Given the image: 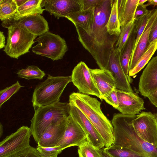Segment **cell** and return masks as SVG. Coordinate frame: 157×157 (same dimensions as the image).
<instances>
[{"label":"cell","instance_id":"obj_1","mask_svg":"<svg viewBox=\"0 0 157 157\" xmlns=\"http://www.w3.org/2000/svg\"><path fill=\"white\" fill-rule=\"evenodd\" d=\"M112 3L113 0H102L95 8L94 22L90 33H86L79 27L74 25L79 41L101 69H106L118 38L110 35L106 27Z\"/></svg>","mask_w":157,"mask_h":157},{"label":"cell","instance_id":"obj_2","mask_svg":"<svg viewBox=\"0 0 157 157\" xmlns=\"http://www.w3.org/2000/svg\"><path fill=\"white\" fill-rule=\"evenodd\" d=\"M68 103L78 108L87 118L100 135L105 147L114 143L113 127L102 112L100 101L89 95L74 92L69 96Z\"/></svg>","mask_w":157,"mask_h":157},{"label":"cell","instance_id":"obj_3","mask_svg":"<svg viewBox=\"0 0 157 157\" xmlns=\"http://www.w3.org/2000/svg\"><path fill=\"white\" fill-rule=\"evenodd\" d=\"M137 116L114 114L111 121L115 140L113 145L127 147L148 157H157V147L142 140L134 129L132 122Z\"/></svg>","mask_w":157,"mask_h":157},{"label":"cell","instance_id":"obj_4","mask_svg":"<svg viewBox=\"0 0 157 157\" xmlns=\"http://www.w3.org/2000/svg\"><path fill=\"white\" fill-rule=\"evenodd\" d=\"M1 25L8 29L6 43L3 50L7 55L18 59L29 52L37 36L30 33L18 21L12 20L3 21Z\"/></svg>","mask_w":157,"mask_h":157},{"label":"cell","instance_id":"obj_5","mask_svg":"<svg viewBox=\"0 0 157 157\" xmlns=\"http://www.w3.org/2000/svg\"><path fill=\"white\" fill-rule=\"evenodd\" d=\"M30 120L32 135L37 144L47 127L51 124L67 118L70 115L69 103L59 101L54 104L34 109Z\"/></svg>","mask_w":157,"mask_h":157},{"label":"cell","instance_id":"obj_6","mask_svg":"<svg viewBox=\"0 0 157 157\" xmlns=\"http://www.w3.org/2000/svg\"><path fill=\"white\" fill-rule=\"evenodd\" d=\"M71 82V76H53L48 74L47 78L34 89L32 99L34 109L59 101L65 88Z\"/></svg>","mask_w":157,"mask_h":157},{"label":"cell","instance_id":"obj_7","mask_svg":"<svg viewBox=\"0 0 157 157\" xmlns=\"http://www.w3.org/2000/svg\"><path fill=\"white\" fill-rule=\"evenodd\" d=\"M36 42L38 43L32 48V52L53 61L62 59L68 50L65 40L49 31L39 36L36 39Z\"/></svg>","mask_w":157,"mask_h":157},{"label":"cell","instance_id":"obj_8","mask_svg":"<svg viewBox=\"0 0 157 157\" xmlns=\"http://www.w3.org/2000/svg\"><path fill=\"white\" fill-rule=\"evenodd\" d=\"M32 135L30 128L22 126L0 143V157H9L29 147Z\"/></svg>","mask_w":157,"mask_h":157},{"label":"cell","instance_id":"obj_9","mask_svg":"<svg viewBox=\"0 0 157 157\" xmlns=\"http://www.w3.org/2000/svg\"><path fill=\"white\" fill-rule=\"evenodd\" d=\"M132 124L139 136L157 147V122L155 114L142 112L133 120Z\"/></svg>","mask_w":157,"mask_h":157},{"label":"cell","instance_id":"obj_10","mask_svg":"<svg viewBox=\"0 0 157 157\" xmlns=\"http://www.w3.org/2000/svg\"><path fill=\"white\" fill-rule=\"evenodd\" d=\"M71 82L81 93L97 96L100 99L99 92L97 88L89 68L83 62L81 61L72 71Z\"/></svg>","mask_w":157,"mask_h":157},{"label":"cell","instance_id":"obj_11","mask_svg":"<svg viewBox=\"0 0 157 157\" xmlns=\"http://www.w3.org/2000/svg\"><path fill=\"white\" fill-rule=\"evenodd\" d=\"M116 91L118 105L116 109L121 113L134 116L146 109L143 100L137 92H129L117 88Z\"/></svg>","mask_w":157,"mask_h":157},{"label":"cell","instance_id":"obj_12","mask_svg":"<svg viewBox=\"0 0 157 157\" xmlns=\"http://www.w3.org/2000/svg\"><path fill=\"white\" fill-rule=\"evenodd\" d=\"M41 6L58 19L82 10L80 0H42Z\"/></svg>","mask_w":157,"mask_h":157},{"label":"cell","instance_id":"obj_13","mask_svg":"<svg viewBox=\"0 0 157 157\" xmlns=\"http://www.w3.org/2000/svg\"><path fill=\"white\" fill-rule=\"evenodd\" d=\"M69 104L70 115L83 129L86 135L87 140L98 148H104L105 146L104 142L91 122L78 108Z\"/></svg>","mask_w":157,"mask_h":157},{"label":"cell","instance_id":"obj_14","mask_svg":"<svg viewBox=\"0 0 157 157\" xmlns=\"http://www.w3.org/2000/svg\"><path fill=\"white\" fill-rule=\"evenodd\" d=\"M86 140V135L83 129L70 115L63 136L56 146L63 150L71 146L78 147Z\"/></svg>","mask_w":157,"mask_h":157},{"label":"cell","instance_id":"obj_15","mask_svg":"<svg viewBox=\"0 0 157 157\" xmlns=\"http://www.w3.org/2000/svg\"><path fill=\"white\" fill-rule=\"evenodd\" d=\"M157 88V56L148 62L140 78L138 90L141 95L147 97Z\"/></svg>","mask_w":157,"mask_h":157},{"label":"cell","instance_id":"obj_16","mask_svg":"<svg viewBox=\"0 0 157 157\" xmlns=\"http://www.w3.org/2000/svg\"><path fill=\"white\" fill-rule=\"evenodd\" d=\"M120 55V52L115 47L106 69L112 73L116 82L117 89L129 92H134L122 69Z\"/></svg>","mask_w":157,"mask_h":157},{"label":"cell","instance_id":"obj_17","mask_svg":"<svg viewBox=\"0 0 157 157\" xmlns=\"http://www.w3.org/2000/svg\"><path fill=\"white\" fill-rule=\"evenodd\" d=\"M68 117L50 124L39 139L37 144V146L43 147L56 146L63 136Z\"/></svg>","mask_w":157,"mask_h":157},{"label":"cell","instance_id":"obj_18","mask_svg":"<svg viewBox=\"0 0 157 157\" xmlns=\"http://www.w3.org/2000/svg\"><path fill=\"white\" fill-rule=\"evenodd\" d=\"M94 83L100 95V99L108 95L115 88L116 83L111 72L108 70L90 69Z\"/></svg>","mask_w":157,"mask_h":157},{"label":"cell","instance_id":"obj_19","mask_svg":"<svg viewBox=\"0 0 157 157\" xmlns=\"http://www.w3.org/2000/svg\"><path fill=\"white\" fill-rule=\"evenodd\" d=\"M152 10V14L147 26L132 52L129 64V72L136 66L140 57L150 44L149 40V34L151 26L157 16V8Z\"/></svg>","mask_w":157,"mask_h":157},{"label":"cell","instance_id":"obj_20","mask_svg":"<svg viewBox=\"0 0 157 157\" xmlns=\"http://www.w3.org/2000/svg\"><path fill=\"white\" fill-rule=\"evenodd\" d=\"M17 21L23 25L30 33L37 36L49 31L47 21L40 14L27 16Z\"/></svg>","mask_w":157,"mask_h":157},{"label":"cell","instance_id":"obj_21","mask_svg":"<svg viewBox=\"0 0 157 157\" xmlns=\"http://www.w3.org/2000/svg\"><path fill=\"white\" fill-rule=\"evenodd\" d=\"M139 0H117L118 16L121 28L134 21Z\"/></svg>","mask_w":157,"mask_h":157},{"label":"cell","instance_id":"obj_22","mask_svg":"<svg viewBox=\"0 0 157 157\" xmlns=\"http://www.w3.org/2000/svg\"><path fill=\"white\" fill-rule=\"evenodd\" d=\"M95 8L82 10L66 18L71 21L74 25L81 28L86 33H90L93 26L94 16Z\"/></svg>","mask_w":157,"mask_h":157},{"label":"cell","instance_id":"obj_23","mask_svg":"<svg viewBox=\"0 0 157 157\" xmlns=\"http://www.w3.org/2000/svg\"><path fill=\"white\" fill-rule=\"evenodd\" d=\"M136 33L135 27L125 45L120 52V59L124 72L130 83L133 79L128 75V69L130 59L135 43Z\"/></svg>","mask_w":157,"mask_h":157},{"label":"cell","instance_id":"obj_24","mask_svg":"<svg viewBox=\"0 0 157 157\" xmlns=\"http://www.w3.org/2000/svg\"><path fill=\"white\" fill-rule=\"evenodd\" d=\"M42 0H28L25 3L18 8L16 13L12 20L17 21L29 16L42 14L45 10L41 6Z\"/></svg>","mask_w":157,"mask_h":157},{"label":"cell","instance_id":"obj_25","mask_svg":"<svg viewBox=\"0 0 157 157\" xmlns=\"http://www.w3.org/2000/svg\"><path fill=\"white\" fill-rule=\"evenodd\" d=\"M106 27L110 35L119 36L121 33V25L118 14L117 0H113L111 10Z\"/></svg>","mask_w":157,"mask_h":157},{"label":"cell","instance_id":"obj_26","mask_svg":"<svg viewBox=\"0 0 157 157\" xmlns=\"http://www.w3.org/2000/svg\"><path fill=\"white\" fill-rule=\"evenodd\" d=\"M157 49V40L151 43L147 50L140 57L134 67L128 72L130 77L135 75L148 63Z\"/></svg>","mask_w":157,"mask_h":157},{"label":"cell","instance_id":"obj_27","mask_svg":"<svg viewBox=\"0 0 157 157\" xmlns=\"http://www.w3.org/2000/svg\"><path fill=\"white\" fill-rule=\"evenodd\" d=\"M18 9L14 0H0V19L2 21L12 19Z\"/></svg>","mask_w":157,"mask_h":157},{"label":"cell","instance_id":"obj_28","mask_svg":"<svg viewBox=\"0 0 157 157\" xmlns=\"http://www.w3.org/2000/svg\"><path fill=\"white\" fill-rule=\"evenodd\" d=\"M104 150L113 157H148L144 154L136 152L127 147L112 145Z\"/></svg>","mask_w":157,"mask_h":157},{"label":"cell","instance_id":"obj_29","mask_svg":"<svg viewBox=\"0 0 157 157\" xmlns=\"http://www.w3.org/2000/svg\"><path fill=\"white\" fill-rule=\"evenodd\" d=\"M17 73L19 77L28 80L34 79L41 80L45 75L44 71L33 65H29L25 69L19 70Z\"/></svg>","mask_w":157,"mask_h":157},{"label":"cell","instance_id":"obj_30","mask_svg":"<svg viewBox=\"0 0 157 157\" xmlns=\"http://www.w3.org/2000/svg\"><path fill=\"white\" fill-rule=\"evenodd\" d=\"M135 21L121 28V33L116 43L115 47L121 52L135 27Z\"/></svg>","mask_w":157,"mask_h":157},{"label":"cell","instance_id":"obj_31","mask_svg":"<svg viewBox=\"0 0 157 157\" xmlns=\"http://www.w3.org/2000/svg\"><path fill=\"white\" fill-rule=\"evenodd\" d=\"M78 147L79 157H101L97 148L87 140Z\"/></svg>","mask_w":157,"mask_h":157},{"label":"cell","instance_id":"obj_32","mask_svg":"<svg viewBox=\"0 0 157 157\" xmlns=\"http://www.w3.org/2000/svg\"><path fill=\"white\" fill-rule=\"evenodd\" d=\"M152 11V10H149L146 14L138 20L135 21V29L136 32V36L133 51L136 48L139 40L147 26Z\"/></svg>","mask_w":157,"mask_h":157},{"label":"cell","instance_id":"obj_33","mask_svg":"<svg viewBox=\"0 0 157 157\" xmlns=\"http://www.w3.org/2000/svg\"><path fill=\"white\" fill-rule=\"evenodd\" d=\"M23 87L24 86H21L17 81L11 86L1 90L0 91V108L5 102Z\"/></svg>","mask_w":157,"mask_h":157},{"label":"cell","instance_id":"obj_34","mask_svg":"<svg viewBox=\"0 0 157 157\" xmlns=\"http://www.w3.org/2000/svg\"><path fill=\"white\" fill-rule=\"evenodd\" d=\"M37 150L42 157H57L63 149L58 146L43 147L37 146Z\"/></svg>","mask_w":157,"mask_h":157},{"label":"cell","instance_id":"obj_35","mask_svg":"<svg viewBox=\"0 0 157 157\" xmlns=\"http://www.w3.org/2000/svg\"><path fill=\"white\" fill-rule=\"evenodd\" d=\"M9 157H42L36 148L30 146Z\"/></svg>","mask_w":157,"mask_h":157},{"label":"cell","instance_id":"obj_36","mask_svg":"<svg viewBox=\"0 0 157 157\" xmlns=\"http://www.w3.org/2000/svg\"><path fill=\"white\" fill-rule=\"evenodd\" d=\"M116 88H115L108 95L103 98V100L115 109L117 108L118 105Z\"/></svg>","mask_w":157,"mask_h":157},{"label":"cell","instance_id":"obj_37","mask_svg":"<svg viewBox=\"0 0 157 157\" xmlns=\"http://www.w3.org/2000/svg\"><path fill=\"white\" fill-rule=\"evenodd\" d=\"M102 0H80L82 10L95 8Z\"/></svg>","mask_w":157,"mask_h":157},{"label":"cell","instance_id":"obj_38","mask_svg":"<svg viewBox=\"0 0 157 157\" xmlns=\"http://www.w3.org/2000/svg\"><path fill=\"white\" fill-rule=\"evenodd\" d=\"M145 4L138 5L134 17L135 21H136L146 14L149 11Z\"/></svg>","mask_w":157,"mask_h":157},{"label":"cell","instance_id":"obj_39","mask_svg":"<svg viewBox=\"0 0 157 157\" xmlns=\"http://www.w3.org/2000/svg\"><path fill=\"white\" fill-rule=\"evenodd\" d=\"M157 40V16L155 19L150 30L149 40L151 44Z\"/></svg>","mask_w":157,"mask_h":157},{"label":"cell","instance_id":"obj_40","mask_svg":"<svg viewBox=\"0 0 157 157\" xmlns=\"http://www.w3.org/2000/svg\"><path fill=\"white\" fill-rule=\"evenodd\" d=\"M151 103L157 108V88L147 97Z\"/></svg>","mask_w":157,"mask_h":157},{"label":"cell","instance_id":"obj_41","mask_svg":"<svg viewBox=\"0 0 157 157\" xmlns=\"http://www.w3.org/2000/svg\"><path fill=\"white\" fill-rule=\"evenodd\" d=\"M5 37L3 32H0V49H2L5 47Z\"/></svg>","mask_w":157,"mask_h":157},{"label":"cell","instance_id":"obj_42","mask_svg":"<svg viewBox=\"0 0 157 157\" xmlns=\"http://www.w3.org/2000/svg\"><path fill=\"white\" fill-rule=\"evenodd\" d=\"M97 149L101 157H113L106 152L104 150V148H97Z\"/></svg>","mask_w":157,"mask_h":157},{"label":"cell","instance_id":"obj_43","mask_svg":"<svg viewBox=\"0 0 157 157\" xmlns=\"http://www.w3.org/2000/svg\"><path fill=\"white\" fill-rule=\"evenodd\" d=\"M147 2L148 3L145 4L146 7L150 5H153L154 6L157 5V0H147Z\"/></svg>","mask_w":157,"mask_h":157},{"label":"cell","instance_id":"obj_44","mask_svg":"<svg viewBox=\"0 0 157 157\" xmlns=\"http://www.w3.org/2000/svg\"><path fill=\"white\" fill-rule=\"evenodd\" d=\"M27 0H14L18 8L25 3Z\"/></svg>","mask_w":157,"mask_h":157},{"label":"cell","instance_id":"obj_45","mask_svg":"<svg viewBox=\"0 0 157 157\" xmlns=\"http://www.w3.org/2000/svg\"><path fill=\"white\" fill-rule=\"evenodd\" d=\"M3 133V127L1 123L0 124V137H1Z\"/></svg>","mask_w":157,"mask_h":157},{"label":"cell","instance_id":"obj_46","mask_svg":"<svg viewBox=\"0 0 157 157\" xmlns=\"http://www.w3.org/2000/svg\"><path fill=\"white\" fill-rule=\"evenodd\" d=\"M147 0H139L138 5H143L145 2H147Z\"/></svg>","mask_w":157,"mask_h":157},{"label":"cell","instance_id":"obj_47","mask_svg":"<svg viewBox=\"0 0 157 157\" xmlns=\"http://www.w3.org/2000/svg\"><path fill=\"white\" fill-rule=\"evenodd\" d=\"M155 117H156V121H157V112L156 113V114H155Z\"/></svg>","mask_w":157,"mask_h":157}]
</instances>
